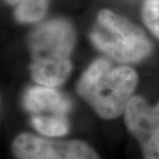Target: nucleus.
Instances as JSON below:
<instances>
[{
    "instance_id": "1",
    "label": "nucleus",
    "mask_w": 159,
    "mask_h": 159,
    "mask_svg": "<svg viewBox=\"0 0 159 159\" xmlns=\"http://www.w3.org/2000/svg\"><path fill=\"white\" fill-rule=\"evenodd\" d=\"M75 46L73 25L56 18L37 25L27 37L32 79L41 86L63 85L72 72V53Z\"/></svg>"
},
{
    "instance_id": "2",
    "label": "nucleus",
    "mask_w": 159,
    "mask_h": 159,
    "mask_svg": "<svg viewBox=\"0 0 159 159\" xmlns=\"http://www.w3.org/2000/svg\"><path fill=\"white\" fill-rule=\"evenodd\" d=\"M137 85L134 68L102 57L87 66L75 90L100 118L116 119L124 114Z\"/></svg>"
},
{
    "instance_id": "3",
    "label": "nucleus",
    "mask_w": 159,
    "mask_h": 159,
    "mask_svg": "<svg viewBox=\"0 0 159 159\" xmlns=\"http://www.w3.org/2000/svg\"><path fill=\"white\" fill-rule=\"evenodd\" d=\"M90 40L104 57L123 65L142 63L153 50L140 26L107 8L98 12Z\"/></svg>"
},
{
    "instance_id": "4",
    "label": "nucleus",
    "mask_w": 159,
    "mask_h": 159,
    "mask_svg": "<svg viewBox=\"0 0 159 159\" xmlns=\"http://www.w3.org/2000/svg\"><path fill=\"white\" fill-rule=\"evenodd\" d=\"M16 159H100L90 144L77 139H52L19 133L12 142Z\"/></svg>"
},
{
    "instance_id": "5",
    "label": "nucleus",
    "mask_w": 159,
    "mask_h": 159,
    "mask_svg": "<svg viewBox=\"0 0 159 159\" xmlns=\"http://www.w3.org/2000/svg\"><path fill=\"white\" fill-rule=\"evenodd\" d=\"M123 116L127 131L140 145L143 159H159V102L151 105L133 96Z\"/></svg>"
},
{
    "instance_id": "6",
    "label": "nucleus",
    "mask_w": 159,
    "mask_h": 159,
    "mask_svg": "<svg viewBox=\"0 0 159 159\" xmlns=\"http://www.w3.org/2000/svg\"><path fill=\"white\" fill-rule=\"evenodd\" d=\"M24 107L33 116H66L71 102L56 87L34 86L24 96Z\"/></svg>"
},
{
    "instance_id": "7",
    "label": "nucleus",
    "mask_w": 159,
    "mask_h": 159,
    "mask_svg": "<svg viewBox=\"0 0 159 159\" xmlns=\"http://www.w3.org/2000/svg\"><path fill=\"white\" fill-rule=\"evenodd\" d=\"M14 7V17L19 23L33 24L46 14L50 0H6Z\"/></svg>"
},
{
    "instance_id": "8",
    "label": "nucleus",
    "mask_w": 159,
    "mask_h": 159,
    "mask_svg": "<svg viewBox=\"0 0 159 159\" xmlns=\"http://www.w3.org/2000/svg\"><path fill=\"white\" fill-rule=\"evenodd\" d=\"M32 125L44 137H63L70 131L67 116H33Z\"/></svg>"
},
{
    "instance_id": "9",
    "label": "nucleus",
    "mask_w": 159,
    "mask_h": 159,
    "mask_svg": "<svg viewBox=\"0 0 159 159\" xmlns=\"http://www.w3.org/2000/svg\"><path fill=\"white\" fill-rule=\"evenodd\" d=\"M142 18L150 32L159 39V0H145L142 7Z\"/></svg>"
}]
</instances>
